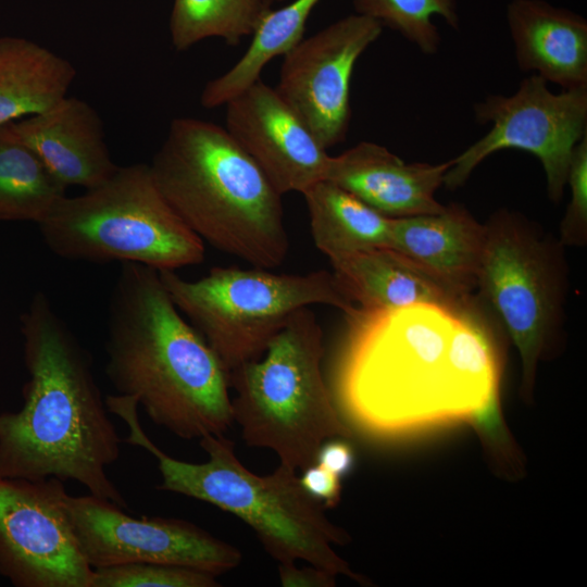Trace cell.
<instances>
[{"label":"cell","instance_id":"cell-23","mask_svg":"<svg viewBox=\"0 0 587 587\" xmlns=\"http://www.w3.org/2000/svg\"><path fill=\"white\" fill-rule=\"evenodd\" d=\"M66 189L33 150L0 125V221L40 224Z\"/></svg>","mask_w":587,"mask_h":587},{"label":"cell","instance_id":"cell-29","mask_svg":"<svg viewBox=\"0 0 587 587\" xmlns=\"http://www.w3.org/2000/svg\"><path fill=\"white\" fill-rule=\"evenodd\" d=\"M278 574L284 587H333L336 583V574L312 564L278 563Z\"/></svg>","mask_w":587,"mask_h":587},{"label":"cell","instance_id":"cell-25","mask_svg":"<svg viewBox=\"0 0 587 587\" xmlns=\"http://www.w3.org/2000/svg\"><path fill=\"white\" fill-rule=\"evenodd\" d=\"M353 5L358 14L399 33L425 54H435L441 41L433 16L455 29L460 24L455 0H353Z\"/></svg>","mask_w":587,"mask_h":587},{"label":"cell","instance_id":"cell-17","mask_svg":"<svg viewBox=\"0 0 587 587\" xmlns=\"http://www.w3.org/2000/svg\"><path fill=\"white\" fill-rule=\"evenodd\" d=\"M486 240L485 224L461 204L437 213L391 218L389 248L401 253L452 294L473 298Z\"/></svg>","mask_w":587,"mask_h":587},{"label":"cell","instance_id":"cell-12","mask_svg":"<svg viewBox=\"0 0 587 587\" xmlns=\"http://www.w3.org/2000/svg\"><path fill=\"white\" fill-rule=\"evenodd\" d=\"M64 482L0 476V574L16 587H89Z\"/></svg>","mask_w":587,"mask_h":587},{"label":"cell","instance_id":"cell-14","mask_svg":"<svg viewBox=\"0 0 587 587\" xmlns=\"http://www.w3.org/2000/svg\"><path fill=\"white\" fill-rule=\"evenodd\" d=\"M225 105L226 130L282 196L325 178L327 149L275 88L259 78Z\"/></svg>","mask_w":587,"mask_h":587},{"label":"cell","instance_id":"cell-8","mask_svg":"<svg viewBox=\"0 0 587 587\" xmlns=\"http://www.w3.org/2000/svg\"><path fill=\"white\" fill-rule=\"evenodd\" d=\"M174 304L232 371L259 359L290 317L302 308L325 304L348 312L353 304L333 272L276 274L265 268L216 266L188 280L159 271Z\"/></svg>","mask_w":587,"mask_h":587},{"label":"cell","instance_id":"cell-22","mask_svg":"<svg viewBox=\"0 0 587 587\" xmlns=\"http://www.w3.org/2000/svg\"><path fill=\"white\" fill-rule=\"evenodd\" d=\"M320 0H295L268 10L252 34L242 57L224 74L204 86L200 102L205 109L226 104L260 78L263 67L275 57L285 55L303 38L305 23Z\"/></svg>","mask_w":587,"mask_h":587},{"label":"cell","instance_id":"cell-16","mask_svg":"<svg viewBox=\"0 0 587 587\" xmlns=\"http://www.w3.org/2000/svg\"><path fill=\"white\" fill-rule=\"evenodd\" d=\"M5 125L67 187L91 188L117 167L99 114L76 97L66 96L43 113Z\"/></svg>","mask_w":587,"mask_h":587},{"label":"cell","instance_id":"cell-7","mask_svg":"<svg viewBox=\"0 0 587 587\" xmlns=\"http://www.w3.org/2000/svg\"><path fill=\"white\" fill-rule=\"evenodd\" d=\"M66 260L137 263L158 271L199 264L204 242L157 186L149 164L118 166L78 196H64L38 224Z\"/></svg>","mask_w":587,"mask_h":587},{"label":"cell","instance_id":"cell-19","mask_svg":"<svg viewBox=\"0 0 587 587\" xmlns=\"http://www.w3.org/2000/svg\"><path fill=\"white\" fill-rule=\"evenodd\" d=\"M346 297L366 309L433 303L464 313L480 311L473 297H458L389 247L358 251L329 261Z\"/></svg>","mask_w":587,"mask_h":587},{"label":"cell","instance_id":"cell-1","mask_svg":"<svg viewBox=\"0 0 587 587\" xmlns=\"http://www.w3.org/2000/svg\"><path fill=\"white\" fill-rule=\"evenodd\" d=\"M332 394L370 438L397 441L472 422L500 429V362L483 312L433 303L345 312Z\"/></svg>","mask_w":587,"mask_h":587},{"label":"cell","instance_id":"cell-13","mask_svg":"<svg viewBox=\"0 0 587 587\" xmlns=\"http://www.w3.org/2000/svg\"><path fill=\"white\" fill-rule=\"evenodd\" d=\"M382 32L377 21L355 13L302 39L284 55L275 89L325 149L347 137L352 72Z\"/></svg>","mask_w":587,"mask_h":587},{"label":"cell","instance_id":"cell-2","mask_svg":"<svg viewBox=\"0 0 587 587\" xmlns=\"http://www.w3.org/2000/svg\"><path fill=\"white\" fill-rule=\"evenodd\" d=\"M21 328L28 379L22 408L0 412V476L75 480L127 510L107 474L120 458L122 439L91 357L42 292L32 299Z\"/></svg>","mask_w":587,"mask_h":587},{"label":"cell","instance_id":"cell-28","mask_svg":"<svg viewBox=\"0 0 587 587\" xmlns=\"http://www.w3.org/2000/svg\"><path fill=\"white\" fill-rule=\"evenodd\" d=\"M300 483L304 490L325 508L335 507L340 499V477L317 463L303 469Z\"/></svg>","mask_w":587,"mask_h":587},{"label":"cell","instance_id":"cell-11","mask_svg":"<svg viewBox=\"0 0 587 587\" xmlns=\"http://www.w3.org/2000/svg\"><path fill=\"white\" fill-rule=\"evenodd\" d=\"M64 507L91 569L154 562L201 570L216 576L237 567L241 552L185 520L134 517L115 503L66 494Z\"/></svg>","mask_w":587,"mask_h":587},{"label":"cell","instance_id":"cell-6","mask_svg":"<svg viewBox=\"0 0 587 587\" xmlns=\"http://www.w3.org/2000/svg\"><path fill=\"white\" fill-rule=\"evenodd\" d=\"M323 354L322 328L302 308L259 359L228 373L233 420L243 440L272 450L294 471L313 464L326 440L351 436L324 378Z\"/></svg>","mask_w":587,"mask_h":587},{"label":"cell","instance_id":"cell-10","mask_svg":"<svg viewBox=\"0 0 587 587\" xmlns=\"http://www.w3.org/2000/svg\"><path fill=\"white\" fill-rule=\"evenodd\" d=\"M475 118L490 123L487 134L451 160L444 186L461 187L486 158L503 149L534 154L542 164L547 192L562 199L573 151L587 134V87L550 91L532 74L512 96L489 95L474 105Z\"/></svg>","mask_w":587,"mask_h":587},{"label":"cell","instance_id":"cell-5","mask_svg":"<svg viewBox=\"0 0 587 587\" xmlns=\"http://www.w3.org/2000/svg\"><path fill=\"white\" fill-rule=\"evenodd\" d=\"M105 403L108 411L128 426L125 441L157 459L161 474L157 489L195 498L238 516L278 563L300 560L355 578L333 549L346 541L345 533L326 517L325 507L304 490L296 471L279 464L268 475H257L239 461L234 444L224 435L200 438L208 454L203 463L174 459L142 429L135 398L110 395Z\"/></svg>","mask_w":587,"mask_h":587},{"label":"cell","instance_id":"cell-9","mask_svg":"<svg viewBox=\"0 0 587 587\" xmlns=\"http://www.w3.org/2000/svg\"><path fill=\"white\" fill-rule=\"evenodd\" d=\"M485 227L477 289L517 348L523 387L530 391L537 363L564 322V246L507 209Z\"/></svg>","mask_w":587,"mask_h":587},{"label":"cell","instance_id":"cell-26","mask_svg":"<svg viewBox=\"0 0 587 587\" xmlns=\"http://www.w3.org/2000/svg\"><path fill=\"white\" fill-rule=\"evenodd\" d=\"M216 575L154 562H132L92 569L89 587H215Z\"/></svg>","mask_w":587,"mask_h":587},{"label":"cell","instance_id":"cell-20","mask_svg":"<svg viewBox=\"0 0 587 587\" xmlns=\"http://www.w3.org/2000/svg\"><path fill=\"white\" fill-rule=\"evenodd\" d=\"M75 76L74 65L48 48L0 37V125L48 111L66 97Z\"/></svg>","mask_w":587,"mask_h":587},{"label":"cell","instance_id":"cell-24","mask_svg":"<svg viewBox=\"0 0 587 587\" xmlns=\"http://www.w3.org/2000/svg\"><path fill=\"white\" fill-rule=\"evenodd\" d=\"M270 9L266 0H174L170 17L172 45L185 51L203 39L218 37L237 46L253 34Z\"/></svg>","mask_w":587,"mask_h":587},{"label":"cell","instance_id":"cell-31","mask_svg":"<svg viewBox=\"0 0 587 587\" xmlns=\"http://www.w3.org/2000/svg\"><path fill=\"white\" fill-rule=\"evenodd\" d=\"M273 1H274V0H267V2H268L270 4H272Z\"/></svg>","mask_w":587,"mask_h":587},{"label":"cell","instance_id":"cell-18","mask_svg":"<svg viewBox=\"0 0 587 587\" xmlns=\"http://www.w3.org/2000/svg\"><path fill=\"white\" fill-rule=\"evenodd\" d=\"M507 21L519 67L563 90L587 87V21L544 0H512Z\"/></svg>","mask_w":587,"mask_h":587},{"label":"cell","instance_id":"cell-27","mask_svg":"<svg viewBox=\"0 0 587 587\" xmlns=\"http://www.w3.org/2000/svg\"><path fill=\"white\" fill-rule=\"evenodd\" d=\"M566 185L571 198L560 225L559 240L563 246H583L587 241V134L573 151Z\"/></svg>","mask_w":587,"mask_h":587},{"label":"cell","instance_id":"cell-4","mask_svg":"<svg viewBox=\"0 0 587 587\" xmlns=\"http://www.w3.org/2000/svg\"><path fill=\"white\" fill-rule=\"evenodd\" d=\"M162 195L203 242L272 270L289 240L282 195L225 127L177 117L149 164Z\"/></svg>","mask_w":587,"mask_h":587},{"label":"cell","instance_id":"cell-30","mask_svg":"<svg viewBox=\"0 0 587 587\" xmlns=\"http://www.w3.org/2000/svg\"><path fill=\"white\" fill-rule=\"evenodd\" d=\"M315 463L341 478L352 470L354 452L345 438H333L321 446Z\"/></svg>","mask_w":587,"mask_h":587},{"label":"cell","instance_id":"cell-21","mask_svg":"<svg viewBox=\"0 0 587 587\" xmlns=\"http://www.w3.org/2000/svg\"><path fill=\"white\" fill-rule=\"evenodd\" d=\"M302 195L313 241L329 261L389 246L391 218L334 183L319 180Z\"/></svg>","mask_w":587,"mask_h":587},{"label":"cell","instance_id":"cell-15","mask_svg":"<svg viewBox=\"0 0 587 587\" xmlns=\"http://www.w3.org/2000/svg\"><path fill=\"white\" fill-rule=\"evenodd\" d=\"M451 160L439 164L407 163L384 146L361 141L339 155L329 157L325 178L350 192L378 213L408 217L437 213L436 200Z\"/></svg>","mask_w":587,"mask_h":587},{"label":"cell","instance_id":"cell-3","mask_svg":"<svg viewBox=\"0 0 587 587\" xmlns=\"http://www.w3.org/2000/svg\"><path fill=\"white\" fill-rule=\"evenodd\" d=\"M105 375L149 419L183 439L224 435L228 371L165 289L159 271L122 263L109 303Z\"/></svg>","mask_w":587,"mask_h":587}]
</instances>
